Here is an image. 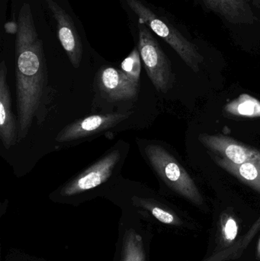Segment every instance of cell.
I'll return each instance as SVG.
<instances>
[{
	"label": "cell",
	"mask_w": 260,
	"mask_h": 261,
	"mask_svg": "<svg viewBox=\"0 0 260 261\" xmlns=\"http://www.w3.org/2000/svg\"><path fill=\"white\" fill-rule=\"evenodd\" d=\"M138 30L137 47L145 70L156 90L166 93L174 81L170 61L146 24L138 22Z\"/></svg>",
	"instance_id": "cell-6"
},
{
	"label": "cell",
	"mask_w": 260,
	"mask_h": 261,
	"mask_svg": "<svg viewBox=\"0 0 260 261\" xmlns=\"http://www.w3.org/2000/svg\"><path fill=\"white\" fill-rule=\"evenodd\" d=\"M148 162L160 179L172 191L195 205H201L203 198L190 175L164 147L157 144L145 147Z\"/></svg>",
	"instance_id": "cell-3"
},
{
	"label": "cell",
	"mask_w": 260,
	"mask_h": 261,
	"mask_svg": "<svg viewBox=\"0 0 260 261\" xmlns=\"http://www.w3.org/2000/svg\"><path fill=\"white\" fill-rule=\"evenodd\" d=\"M213 160L227 173L260 193V159L237 164L215 154Z\"/></svg>",
	"instance_id": "cell-14"
},
{
	"label": "cell",
	"mask_w": 260,
	"mask_h": 261,
	"mask_svg": "<svg viewBox=\"0 0 260 261\" xmlns=\"http://www.w3.org/2000/svg\"><path fill=\"white\" fill-rule=\"evenodd\" d=\"M0 139L7 150L18 141V120L12 111L7 67L4 61L0 64Z\"/></svg>",
	"instance_id": "cell-11"
},
{
	"label": "cell",
	"mask_w": 260,
	"mask_h": 261,
	"mask_svg": "<svg viewBox=\"0 0 260 261\" xmlns=\"http://www.w3.org/2000/svg\"><path fill=\"white\" fill-rule=\"evenodd\" d=\"M138 47L133 49L130 55L122 61L120 70L126 75L127 77L134 84L138 85L141 73V61Z\"/></svg>",
	"instance_id": "cell-16"
},
{
	"label": "cell",
	"mask_w": 260,
	"mask_h": 261,
	"mask_svg": "<svg viewBox=\"0 0 260 261\" xmlns=\"http://www.w3.org/2000/svg\"><path fill=\"white\" fill-rule=\"evenodd\" d=\"M5 31L6 33L10 34V35H15L18 33V22L15 21H8L4 24Z\"/></svg>",
	"instance_id": "cell-19"
},
{
	"label": "cell",
	"mask_w": 260,
	"mask_h": 261,
	"mask_svg": "<svg viewBox=\"0 0 260 261\" xmlns=\"http://www.w3.org/2000/svg\"><path fill=\"white\" fill-rule=\"evenodd\" d=\"M224 111L237 117L260 118V101L244 93L227 103L224 107Z\"/></svg>",
	"instance_id": "cell-15"
},
{
	"label": "cell",
	"mask_w": 260,
	"mask_h": 261,
	"mask_svg": "<svg viewBox=\"0 0 260 261\" xmlns=\"http://www.w3.org/2000/svg\"><path fill=\"white\" fill-rule=\"evenodd\" d=\"M130 115L131 113H113L87 116L64 127L55 140L58 143H65L87 138L116 126Z\"/></svg>",
	"instance_id": "cell-7"
},
{
	"label": "cell",
	"mask_w": 260,
	"mask_h": 261,
	"mask_svg": "<svg viewBox=\"0 0 260 261\" xmlns=\"http://www.w3.org/2000/svg\"><path fill=\"white\" fill-rule=\"evenodd\" d=\"M57 25L58 38L73 67L80 66L82 44L71 16L53 0H45Z\"/></svg>",
	"instance_id": "cell-8"
},
{
	"label": "cell",
	"mask_w": 260,
	"mask_h": 261,
	"mask_svg": "<svg viewBox=\"0 0 260 261\" xmlns=\"http://www.w3.org/2000/svg\"><path fill=\"white\" fill-rule=\"evenodd\" d=\"M121 153L119 150H113L96 161L88 169L75 176L64 186L53 199L62 202L75 203L79 197L106 182L119 164Z\"/></svg>",
	"instance_id": "cell-5"
},
{
	"label": "cell",
	"mask_w": 260,
	"mask_h": 261,
	"mask_svg": "<svg viewBox=\"0 0 260 261\" xmlns=\"http://www.w3.org/2000/svg\"><path fill=\"white\" fill-rule=\"evenodd\" d=\"M153 228L129 208L121 218L112 261H150Z\"/></svg>",
	"instance_id": "cell-2"
},
{
	"label": "cell",
	"mask_w": 260,
	"mask_h": 261,
	"mask_svg": "<svg viewBox=\"0 0 260 261\" xmlns=\"http://www.w3.org/2000/svg\"><path fill=\"white\" fill-rule=\"evenodd\" d=\"M3 261H47L42 257L24 252L20 249L11 248L6 252Z\"/></svg>",
	"instance_id": "cell-18"
},
{
	"label": "cell",
	"mask_w": 260,
	"mask_h": 261,
	"mask_svg": "<svg viewBox=\"0 0 260 261\" xmlns=\"http://www.w3.org/2000/svg\"><path fill=\"white\" fill-rule=\"evenodd\" d=\"M198 139L209 150L234 164L260 159V150L224 135L201 134Z\"/></svg>",
	"instance_id": "cell-9"
},
{
	"label": "cell",
	"mask_w": 260,
	"mask_h": 261,
	"mask_svg": "<svg viewBox=\"0 0 260 261\" xmlns=\"http://www.w3.org/2000/svg\"><path fill=\"white\" fill-rule=\"evenodd\" d=\"M126 1L130 9L138 17V22L146 24L157 36L164 40L192 71L198 73L204 58L193 43L186 39L172 24L156 15L140 0Z\"/></svg>",
	"instance_id": "cell-4"
},
{
	"label": "cell",
	"mask_w": 260,
	"mask_h": 261,
	"mask_svg": "<svg viewBox=\"0 0 260 261\" xmlns=\"http://www.w3.org/2000/svg\"><path fill=\"white\" fill-rule=\"evenodd\" d=\"M15 38L16 104L18 141L27 136L43 103L47 76L43 42L37 32L32 8L24 3L18 14Z\"/></svg>",
	"instance_id": "cell-1"
},
{
	"label": "cell",
	"mask_w": 260,
	"mask_h": 261,
	"mask_svg": "<svg viewBox=\"0 0 260 261\" xmlns=\"http://www.w3.org/2000/svg\"><path fill=\"white\" fill-rule=\"evenodd\" d=\"M206 6L234 24H253L256 18L247 0H203Z\"/></svg>",
	"instance_id": "cell-13"
},
{
	"label": "cell",
	"mask_w": 260,
	"mask_h": 261,
	"mask_svg": "<svg viewBox=\"0 0 260 261\" xmlns=\"http://www.w3.org/2000/svg\"><path fill=\"white\" fill-rule=\"evenodd\" d=\"M255 3H256V4L258 5V6H259L260 7V0H254Z\"/></svg>",
	"instance_id": "cell-20"
},
{
	"label": "cell",
	"mask_w": 260,
	"mask_h": 261,
	"mask_svg": "<svg viewBox=\"0 0 260 261\" xmlns=\"http://www.w3.org/2000/svg\"><path fill=\"white\" fill-rule=\"evenodd\" d=\"M98 85L104 96L111 102L128 100L137 96L138 85L112 67H105L98 73Z\"/></svg>",
	"instance_id": "cell-12"
},
{
	"label": "cell",
	"mask_w": 260,
	"mask_h": 261,
	"mask_svg": "<svg viewBox=\"0 0 260 261\" xmlns=\"http://www.w3.org/2000/svg\"><path fill=\"white\" fill-rule=\"evenodd\" d=\"M128 204L130 208L137 212L152 228L154 225L179 227L183 224L175 212L154 198L133 195Z\"/></svg>",
	"instance_id": "cell-10"
},
{
	"label": "cell",
	"mask_w": 260,
	"mask_h": 261,
	"mask_svg": "<svg viewBox=\"0 0 260 261\" xmlns=\"http://www.w3.org/2000/svg\"><path fill=\"white\" fill-rule=\"evenodd\" d=\"M239 231L236 219L230 214H224L221 219V238L223 244L228 245L234 243Z\"/></svg>",
	"instance_id": "cell-17"
}]
</instances>
